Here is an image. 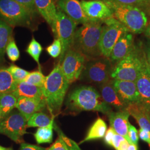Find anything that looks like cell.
Instances as JSON below:
<instances>
[{"instance_id":"obj_1","label":"cell","mask_w":150,"mask_h":150,"mask_svg":"<svg viewBox=\"0 0 150 150\" xmlns=\"http://www.w3.org/2000/svg\"><path fill=\"white\" fill-rule=\"evenodd\" d=\"M66 105L70 112L98 111L108 116L112 112L111 106L103 100L100 93L92 86H81L71 91Z\"/></svg>"},{"instance_id":"obj_2","label":"cell","mask_w":150,"mask_h":150,"mask_svg":"<svg viewBox=\"0 0 150 150\" xmlns=\"http://www.w3.org/2000/svg\"><path fill=\"white\" fill-rule=\"evenodd\" d=\"M70 85L62 73L61 64L58 63L46 77L42 87L46 106L53 117L60 112Z\"/></svg>"},{"instance_id":"obj_3","label":"cell","mask_w":150,"mask_h":150,"mask_svg":"<svg viewBox=\"0 0 150 150\" xmlns=\"http://www.w3.org/2000/svg\"><path fill=\"white\" fill-rule=\"evenodd\" d=\"M100 21H89L75 31L71 48L86 58L95 59L101 56L99 44L102 31Z\"/></svg>"},{"instance_id":"obj_4","label":"cell","mask_w":150,"mask_h":150,"mask_svg":"<svg viewBox=\"0 0 150 150\" xmlns=\"http://www.w3.org/2000/svg\"><path fill=\"white\" fill-rule=\"evenodd\" d=\"M102 1L112 11L113 18L122 23L129 32L138 34L145 31L149 23L148 18L145 12L139 7Z\"/></svg>"},{"instance_id":"obj_5","label":"cell","mask_w":150,"mask_h":150,"mask_svg":"<svg viewBox=\"0 0 150 150\" xmlns=\"http://www.w3.org/2000/svg\"><path fill=\"white\" fill-rule=\"evenodd\" d=\"M144 50L137 46L129 54L117 63L111 72L113 80L136 82L142 66Z\"/></svg>"},{"instance_id":"obj_6","label":"cell","mask_w":150,"mask_h":150,"mask_svg":"<svg viewBox=\"0 0 150 150\" xmlns=\"http://www.w3.org/2000/svg\"><path fill=\"white\" fill-rule=\"evenodd\" d=\"M112 69L110 59L108 58L92 59L85 63L79 79L88 83L101 85L110 80Z\"/></svg>"},{"instance_id":"obj_7","label":"cell","mask_w":150,"mask_h":150,"mask_svg":"<svg viewBox=\"0 0 150 150\" xmlns=\"http://www.w3.org/2000/svg\"><path fill=\"white\" fill-rule=\"evenodd\" d=\"M77 23L59 8L57 10L54 35L59 39L62 45V52L59 57V64L62 63L67 51L72 47Z\"/></svg>"},{"instance_id":"obj_8","label":"cell","mask_w":150,"mask_h":150,"mask_svg":"<svg viewBox=\"0 0 150 150\" xmlns=\"http://www.w3.org/2000/svg\"><path fill=\"white\" fill-rule=\"evenodd\" d=\"M104 22L106 25L102 28L99 47L102 56L109 59L113 48L119 38L129 31L113 17L108 18Z\"/></svg>"},{"instance_id":"obj_9","label":"cell","mask_w":150,"mask_h":150,"mask_svg":"<svg viewBox=\"0 0 150 150\" xmlns=\"http://www.w3.org/2000/svg\"><path fill=\"white\" fill-rule=\"evenodd\" d=\"M27 120L18 110H13L0 120V134H5L17 144L23 142L26 134Z\"/></svg>"},{"instance_id":"obj_10","label":"cell","mask_w":150,"mask_h":150,"mask_svg":"<svg viewBox=\"0 0 150 150\" xmlns=\"http://www.w3.org/2000/svg\"><path fill=\"white\" fill-rule=\"evenodd\" d=\"M32 15L15 0H0V18L10 26L28 25Z\"/></svg>"},{"instance_id":"obj_11","label":"cell","mask_w":150,"mask_h":150,"mask_svg":"<svg viewBox=\"0 0 150 150\" xmlns=\"http://www.w3.org/2000/svg\"><path fill=\"white\" fill-rule=\"evenodd\" d=\"M85 56L75 49L67 51L61 64V68L66 80L71 84L80 79L86 63Z\"/></svg>"},{"instance_id":"obj_12","label":"cell","mask_w":150,"mask_h":150,"mask_svg":"<svg viewBox=\"0 0 150 150\" xmlns=\"http://www.w3.org/2000/svg\"><path fill=\"white\" fill-rule=\"evenodd\" d=\"M80 3L90 21H104L113 17L112 11L103 1L82 0Z\"/></svg>"},{"instance_id":"obj_13","label":"cell","mask_w":150,"mask_h":150,"mask_svg":"<svg viewBox=\"0 0 150 150\" xmlns=\"http://www.w3.org/2000/svg\"><path fill=\"white\" fill-rule=\"evenodd\" d=\"M135 83L140 97V102L150 110V67L145 51L141 69Z\"/></svg>"},{"instance_id":"obj_14","label":"cell","mask_w":150,"mask_h":150,"mask_svg":"<svg viewBox=\"0 0 150 150\" xmlns=\"http://www.w3.org/2000/svg\"><path fill=\"white\" fill-rule=\"evenodd\" d=\"M59 8L77 24L84 25L90 21L79 0H59Z\"/></svg>"},{"instance_id":"obj_15","label":"cell","mask_w":150,"mask_h":150,"mask_svg":"<svg viewBox=\"0 0 150 150\" xmlns=\"http://www.w3.org/2000/svg\"><path fill=\"white\" fill-rule=\"evenodd\" d=\"M134 46L132 33L129 32L124 33L114 46L109 59L117 63L131 52Z\"/></svg>"},{"instance_id":"obj_16","label":"cell","mask_w":150,"mask_h":150,"mask_svg":"<svg viewBox=\"0 0 150 150\" xmlns=\"http://www.w3.org/2000/svg\"><path fill=\"white\" fill-rule=\"evenodd\" d=\"M113 84L118 95L126 103L129 105L140 102V97L134 82L113 79Z\"/></svg>"},{"instance_id":"obj_17","label":"cell","mask_w":150,"mask_h":150,"mask_svg":"<svg viewBox=\"0 0 150 150\" xmlns=\"http://www.w3.org/2000/svg\"><path fill=\"white\" fill-rule=\"evenodd\" d=\"M100 91L103 100L110 106L115 107L118 111L126 110L128 105L118 95L113 86V80L100 85Z\"/></svg>"},{"instance_id":"obj_18","label":"cell","mask_w":150,"mask_h":150,"mask_svg":"<svg viewBox=\"0 0 150 150\" xmlns=\"http://www.w3.org/2000/svg\"><path fill=\"white\" fill-rule=\"evenodd\" d=\"M129 116V115L126 110L117 112L112 111L108 115L111 127L117 134L123 136L129 144H132L128 136Z\"/></svg>"},{"instance_id":"obj_19","label":"cell","mask_w":150,"mask_h":150,"mask_svg":"<svg viewBox=\"0 0 150 150\" xmlns=\"http://www.w3.org/2000/svg\"><path fill=\"white\" fill-rule=\"evenodd\" d=\"M46 107L45 100L20 97L17 99L16 108L28 120L33 113L41 111Z\"/></svg>"},{"instance_id":"obj_20","label":"cell","mask_w":150,"mask_h":150,"mask_svg":"<svg viewBox=\"0 0 150 150\" xmlns=\"http://www.w3.org/2000/svg\"><path fill=\"white\" fill-rule=\"evenodd\" d=\"M126 110L136 120L141 129L150 132V110L141 102H134L129 104Z\"/></svg>"},{"instance_id":"obj_21","label":"cell","mask_w":150,"mask_h":150,"mask_svg":"<svg viewBox=\"0 0 150 150\" xmlns=\"http://www.w3.org/2000/svg\"><path fill=\"white\" fill-rule=\"evenodd\" d=\"M36 8L54 32L57 9L53 0H34Z\"/></svg>"},{"instance_id":"obj_22","label":"cell","mask_w":150,"mask_h":150,"mask_svg":"<svg viewBox=\"0 0 150 150\" xmlns=\"http://www.w3.org/2000/svg\"><path fill=\"white\" fill-rule=\"evenodd\" d=\"M12 93L17 98L20 97H26L28 98L45 100L42 88L25 81L16 82L15 89Z\"/></svg>"},{"instance_id":"obj_23","label":"cell","mask_w":150,"mask_h":150,"mask_svg":"<svg viewBox=\"0 0 150 150\" xmlns=\"http://www.w3.org/2000/svg\"><path fill=\"white\" fill-rule=\"evenodd\" d=\"M107 131V125L105 121L101 118H98L91 125L86 136L80 142V144L85 142L101 139L104 137Z\"/></svg>"},{"instance_id":"obj_24","label":"cell","mask_w":150,"mask_h":150,"mask_svg":"<svg viewBox=\"0 0 150 150\" xmlns=\"http://www.w3.org/2000/svg\"><path fill=\"white\" fill-rule=\"evenodd\" d=\"M12 38V28L5 22L0 20V64L5 61L6 47Z\"/></svg>"},{"instance_id":"obj_25","label":"cell","mask_w":150,"mask_h":150,"mask_svg":"<svg viewBox=\"0 0 150 150\" xmlns=\"http://www.w3.org/2000/svg\"><path fill=\"white\" fill-rule=\"evenodd\" d=\"M17 99L12 92L0 95L1 119L5 117L16 107Z\"/></svg>"},{"instance_id":"obj_26","label":"cell","mask_w":150,"mask_h":150,"mask_svg":"<svg viewBox=\"0 0 150 150\" xmlns=\"http://www.w3.org/2000/svg\"><path fill=\"white\" fill-rule=\"evenodd\" d=\"M16 82L7 69L0 67V95L15 90Z\"/></svg>"},{"instance_id":"obj_27","label":"cell","mask_w":150,"mask_h":150,"mask_svg":"<svg viewBox=\"0 0 150 150\" xmlns=\"http://www.w3.org/2000/svg\"><path fill=\"white\" fill-rule=\"evenodd\" d=\"M54 118L52 117L51 121L48 126L38 128L34 134L35 139L38 144H50L53 140V130L54 129Z\"/></svg>"},{"instance_id":"obj_28","label":"cell","mask_w":150,"mask_h":150,"mask_svg":"<svg viewBox=\"0 0 150 150\" xmlns=\"http://www.w3.org/2000/svg\"><path fill=\"white\" fill-rule=\"evenodd\" d=\"M51 118L44 112L35 113L27 120V127H43L48 126L51 121Z\"/></svg>"},{"instance_id":"obj_29","label":"cell","mask_w":150,"mask_h":150,"mask_svg":"<svg viewBox=\"0 0 150 150\" xmlns=\"http://www.w3.org/2000/svg\"><path fill=\"white\" fill-rule=\"evenodd\" d=\"M43 48L41 44L38 42L34 37H33L29 43L27 48L26 50V52L29 55H30L38 64L39 67V70H41V66L40 64V55L42 53Z\"/></svg>"},{"instance_id":"obj_30","label":"cell","mask_w":150,"mask_h":150,"mask_svg":"<svg viewBox=\"0 0 150 150\" xmlns=\"http://www.w3.org/2000/svg\"><path fill=\"white\" fill-rule=\"evenodd\" d=\"M46 77L43 75L41 70L30 72L23 81L35 86L42 88L43 87Z\"/></svg>"},{"instance_id":"obj_31","label":"cell","mask_w":150,"mask_h":150,"mask_svg":"<svg viewBox=\"0 0 150 150\" xmlns=\"http://www.w3.org/2000/svg\"><path fill=\"white\" fill-rule=\"evenodd\" d=\"M54 129L57 132L59 137L52 145L46 150H70L69 145L64 139V134L56 124H54Z\"/></svg>"},{"instance_id":"obj_32","label":"cell","mask_w":150,"mask_h":150,"mask_svg":"<svg viewBox=\"0 0 150 150\" xmlns=\"http://www.w3.org/2000/svg\"><path fill=\"white\" fill-rule=\"evenodd\" d=\"M7 70L10 72L16 82L23 81L30 73L26 70L22 69L15 64H11Z\"/></svg>"},{"instance_id":"obj_33","label":"cell","mask_w":150,"mask_h":150,"mask_svg":"<svg viewBox=\"0 0 150 150\" xmlns=\"http://www.w3.org/2000/svg\"><path fill=\"white\" fill-rule=\"evenodd\" d=\"M6 52L8 57V59L12 62H16L20 58V53L18 47L16 45V42L12 38L8 43L6 49Z\"/></svg>"},{"instance_id":"obj_34","label":"cell","mask_w":150,"mask_h":150,"mask_svg":"<svg viewBox=\"0 0 150 150\" xmlns=\"http://www.w3.org/2000/svg\"><path fill=\"white\" fill-rule=\"evenodd\" d=\"M48 54L53 58L58 57L62 52V45L58 38H55L54 42L46 48Z\"/></svg>"},{"instance_id":"obj_35","label":"cell","mask_w":150,"mask_h":150,"mask_svg":"<svg viewBox=\"0 0 150 150\" xmlns=\"http://www.w3.org/2000/svg\"><path fill=\"white\" fill-rule=\"evenodd\" d=\"M128 136L131 143L138 146L139 139L138 131L136 127L129 122L128 126Z\"/></svg>"},{"instance_id":"obj_36","label":"cell","mask_w":150,"mask_h":150,"mask_svg":"<svg viewBox=\"0 0 150 150\" xmlns=\"http://www.w3.org/2000/svg\"><path fill=\"white\" fill-rule=\"evenodd\" d=\"M17 2L23 6L32 15H33L37 11L35 5L34 0H15Z\"/></svg>"},{"instance_id":"obj_37","label":"cell","mask_w":150,"mask_h":150,"mask_svg":"<svg viewBox=\"0 0 150 150\" xmlns=\"http://www.w3.org/2000/svg\"><path fill=\"white\" fill-rule=\"evenodd\" d=\"M116 4L124 5L134 6L140 8L145 0H106Z\"/></svg>"},{"instance_id":"obj_38","label":"cell","mask_w":150,"mask_h":150,"mask_svg":"<svg viewBox=\"0 0 150 150\" xmlns=\"http://www.w3.org/2000/svg\"><path fill=\"white\" fill-rule=\"evenodd\" d=\"M116 134L115 131L112 127H110L106 131V132L104 136V141L107 145L111 146H112V139L114 134Z\"/></svg>"},{"instance_id":"obj_39","label":"cell","mask_w":150,"mask_h":150,"mask_svg":"<svg viewBox=\"0 0 150 150\" xmlns=\"http://www.w3.org/2000/svg\"><path fill=\"white\" fill-rule=\"evenodd\" d=\"M126 139L123 137V136L120 135V134H117L116 133L114 134L113 137L112 139V146L111 147H113L116 150H117L118 147L121 143L125 141Z\"/></svg>"},{"instance_id":"obj_40","label":"cell","mask_w":150,"mask_h":150,"mask_svg":"<svg viewBox=\"0 0 150 150\" xmlns=\"http://www.w3.org/2000/svg\"><path fill=\"white\" fill-rule=\"evenodd\" d=\"M139 137L140 139L147 142L150 147V131L140 128L139 131Z\"/></svg>"},{"instance_id":"obj_41","label":"cell","mask_w":150,"mask_h":150,"mask_svg":"<svg viewBox=\"0 0 150 150\" xmlns=\"http://www.w3.org/2000/svg\"><path fill=\"white\" fill-rule=\"evenodd\" d=\"M19 150H46V149L38 145H31L22 142L21 144Z\"/></svg>"},{"instance_id":"obj_42","label":"cell","mask_w":150,"mask_h":150,"mask_svg":"<svg viewBox=\"0 0 150 150\" xmlns=\"http://www.w3.org/2000/svg\"><path fill=\"white\" fill-rule=\"evenodd\" d=\"M64 138L69 145L70 150H82L79 147V145L77 143H76L75 141L67 137L65 134H64Z\"/></svg>"},{"instance_id":"obj_43","label":"cell","mask_w":150,"mask_h":150,"mask_svg":"<svg viewBox=\"0 0 150 150\" xmlns=\"http://www.w3.org/2000/svg\"><path fill=\"white\" fill-rule=\"evenodd\" d=\"M139 8L144 11L146 14L150 16V0H145Z\"/></svg>"},{"instance_id":"obj_44","label":"cell","mask_w":150,"mask_h":150,"mask_svg":"<svg viewBox=\"0 0 150 150\" xmlns=\"http://www.w3.org/2000/svg\"><path fill=\"white\" fill-rule=\"evenodd\" d=\"M145 52L147 61L150 67V40H149V41L147 43Z\"/></svg>"},{"instance_id":"obj_45","label":"cell","mask_w":150,"mask_h":150,"mask_svg":"<svg viewBox=\"0 0 150 150\" xmlns=\"http://www.w3.org/2000/svg\"><path fill=\"white\" fill-rule=\"evenodd\" d=\"M129 144L127 140H125L121 143V144L119 146L117 150H127L128 146Z\"/></svg>"},{"instance_id":"obj_46","label":"cell","mask_w":150,"mask_h":150,"mask_svg":"<svg viewBox=\"0 0 150 150\" xmlns=\"http://www.w3.org/2000/svg\"><path fill=\"white\" fill-rule=\"evenodd\" d=\"M144 32H145V36L149 38V40H150V22L148 23Z\"/></svg>"},{"instance_id":"obj_47","label":"cell","mask_w":150,"mask_h":150,"mask_svg":"<svg viewBox=\"0 0 150 150\" xmlns=\"http://www.w3.org/2000/svg\"><path fill=\"white\" fill-rule=\"evenodd\" d=\"M127 150H138V146L133 144H129Z\"/></svg>"},{"instance_id":"obj_48","label":"cell","mask_w":150,"mask_h":150,"mask_svg":"<svg viewBox=\"0 0 150 150\" xmlns=\"http://www.w3.org/2000/svg\"><path fill=\"white\" fill-rule=\"evenodd\" d=\"M0 150H13L11 148H6V147H2L0 145Z\"/></svg>"},{"instance_id":"obj_49","label":"cell","mask_w":150,"mask_h":150,"mask_svg":"<svg viewBox=\"0 0 150 150\" xmlns=\"http://www.w3.org/2000/svg\"><path fill=\"white\" fill-rule=\"evenodd\" d=\"M0 119H1V115H0Z\"/></svg>"}]
</instances>
